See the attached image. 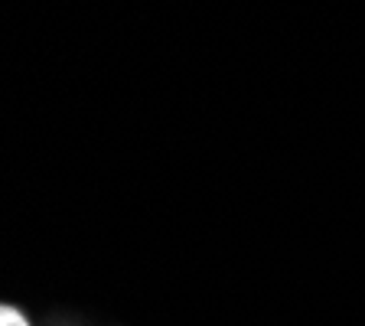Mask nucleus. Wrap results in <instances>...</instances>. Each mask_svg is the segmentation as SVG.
Masks as SVG:
<instances>
[{"mask_svg": "<svg viewBox=\"0 0 365 326\" xmlns=\"http://www.w3.org/2000/svg\"><path fill=\"white\" fill-rule=\"evenodd\" d=\"M0 326H30V320H26V313L20 307L0 304Z\"/></svg>", "mask_w": 365, "mask_h": 326, "instance_id": "nucleus-1", "label": "nucleus"}]
</instances>
